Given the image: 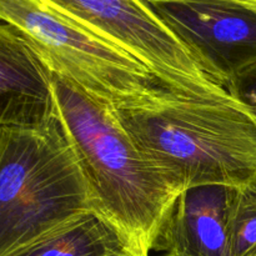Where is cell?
Listing matches in <instances>:
<instances>
[{
  "label": "cell",
  "instance_id": "30bf717a",
  "mask_svg": "<svg viewBox=\"0 0 256 256\" xmlns=\"http://www.w3.org/2000/svg\"><path fill=\"white\" fill-rule=\"evenodd\" d=\"M228 236L230 256L256 255V178L232 190Z\"/></svg>",
  "mask_w": 256,
  "mask_h": 256
},
{
  "label": "cell",
  "instance_id": "7a4b0ae2",
  "mask_svg": "<svg viewBox=\"0 0 256 256\" xmlns=\"http://www.w3.org/2000/svg\"><path fill=\"white\" fill-rule=\"evenodd\" d=\"M52 79L59 115L95 209L124 235L135 255H149L158 228L182 188L138 149L110 108L56 75Z\"/></svg>",
  "mask_w": 256,
  "mask_h": 256
},
{
  "label": "cell",
  "instance_id": "277c9868",
  "mask_svg": "<svg viewBox=\"0 0 256 256\" xmlns=\"http://www.w3.org/2000/svg\"><path fill=\"white\" fill-rule=\"evenodd\" d=\"M0 22L26 39L52 74L110 109L168 88L145 65L49 0H0Z\"/></svg>",
  "mask_w": 256,
  "mask_h": 256
},
{
  "label": "cell",
  "instance_id": "7c38bea8",
  "mask_svg": "<svg viewBox=\"0 0 256 256\" xmlns=\"http://www.w3.org/2000/svg\"><path fill=\"white\" fill-rule=\"evenodd\" d=\"M129 256H138V255H129ZM146 256H150V255H146Z\"/></svg>",
  "mask_w": 256,
  "mask_h": 256
},
{
  "label": "cell",
  "instance_id": "8fae6325",
  "mask_svg": "<svg viewBox=\"0 0 256 256\" xmlns=\"http://www.w3.org/2000/svg\"><path fill=\"white\" fill-rule=\"evenodd\" d=\"M225 89L256 119V62L235 75Z\"/></svg>",
  "mask_w": 256,
  "mask_h": 256
},
{
  "label": "cell",
  "instance_id": "5b68a950",
  "mask_svg": "<svg viewBox=\"0 0 256 256\" xmlns=\"http://www.w3.org/2000/svg\"><path fill=\"white\" fill-rule=\"evenodd\" d=\"M49 2L55 9L145 65L170 89L220 86L202 72L189 50L145 4V0Z\"/></svg>",
  "mask_w": 256,
  "mask_h": 256
},
{
  "label": "cell",
  "instance_id": "3957f363",
  "mask_svg": "<svg viewBox=\"0 0 256 256\" xmlns=\"http://www.w3.org/2000/svg\"><path fill=\"white\" fill-rule=\"evenodd\" d=\"M88 210L94 196L59 112L44 126L0 129V256Z\"/></svg>",
  "mask_w": 256,
  "mask_h": 256
},
{
  "label": "cell",
  "instance_id": "6da1fadb",
  "mask_svg": "<svg viewBox=\"0 0 256 256\" xmlns=\"http://www.w3.org/2000/svg\"><path fill=\"white\" fill-rule=\"evenodd\" d=\"M112 110L138 149L182 190L256 178V119L222 86L162 89Z\"/></svg>",
  "mask_w": 256,
  "mask_h": 256
},
{
  "label": "cell",
  "instance_id": "4fadbf2b",
  "mask_svg": "<svg viewBox=\"0 0 256 256\" xmlns=\"http://www.w3.org/2000/svg\"><path fill=\"white\" fill-rule=\"evenodd\" d=\"M255 256H256V255H255Z\"/></svg>",
  "mask_w": 256,
  "mask_h": 256
},
{
  "label": "cell",
  "instance_id": "9c48e42d",
  "mask_svg": "<svg viewBox=\"0 0 256 256\" xmlns=\"http://www.w3.org/2000/svg\"><path fill=\"white\" fill-rule=\"evenodd\" d=\"M135 255L124 235L96 210L78 214L8 256Z\"/></svg>",
  "mask_w": 256,
  "mask_h": 256
},
{
  "label": "cell",
  "instance_id": "52a82bcc",
  "mask_svg": "<svg viewBox=\"0 0 256 256\" xmlns=\"http://www.w3.org/2000/svg\"><path fill=\"white\" fill-rule=\"evenodd\" d=\"M58 112L52 72L14 26L0 22V129L44 126Z\"/></svg>",
  "mask_w": 256,
  "mask_h": 256
},
{
  "label": "cell",
  "instance_id": "ba28073f",
  "mask_svg": "<svg viewBox=\"0 0 256 256\" xmlns=\"http://www.w3.org/2000/svg\"><path fill=\"white\" fill-rule=\"evenodd\" d=\"M234 188L210 185L180 192L155 234L162 256H230L228 212Z\"/></svg>",
  "mask_w": 256,
  "mask_h": 256
},
{
  "label": "cell",
  "instance_id": "8992f818",
  "mask_svg": "<svg viewBox=\"0 0 256 256\" xmlns=\"http://www.w3.org/2000/svg\"><path fill=\"white\" fill-rule=\"evenodd\" d=\"M222 88L256 62V0H145Z\"/></svg>",
  "mask_w": 256,
  "mask_h": 256
}]
</instances>
